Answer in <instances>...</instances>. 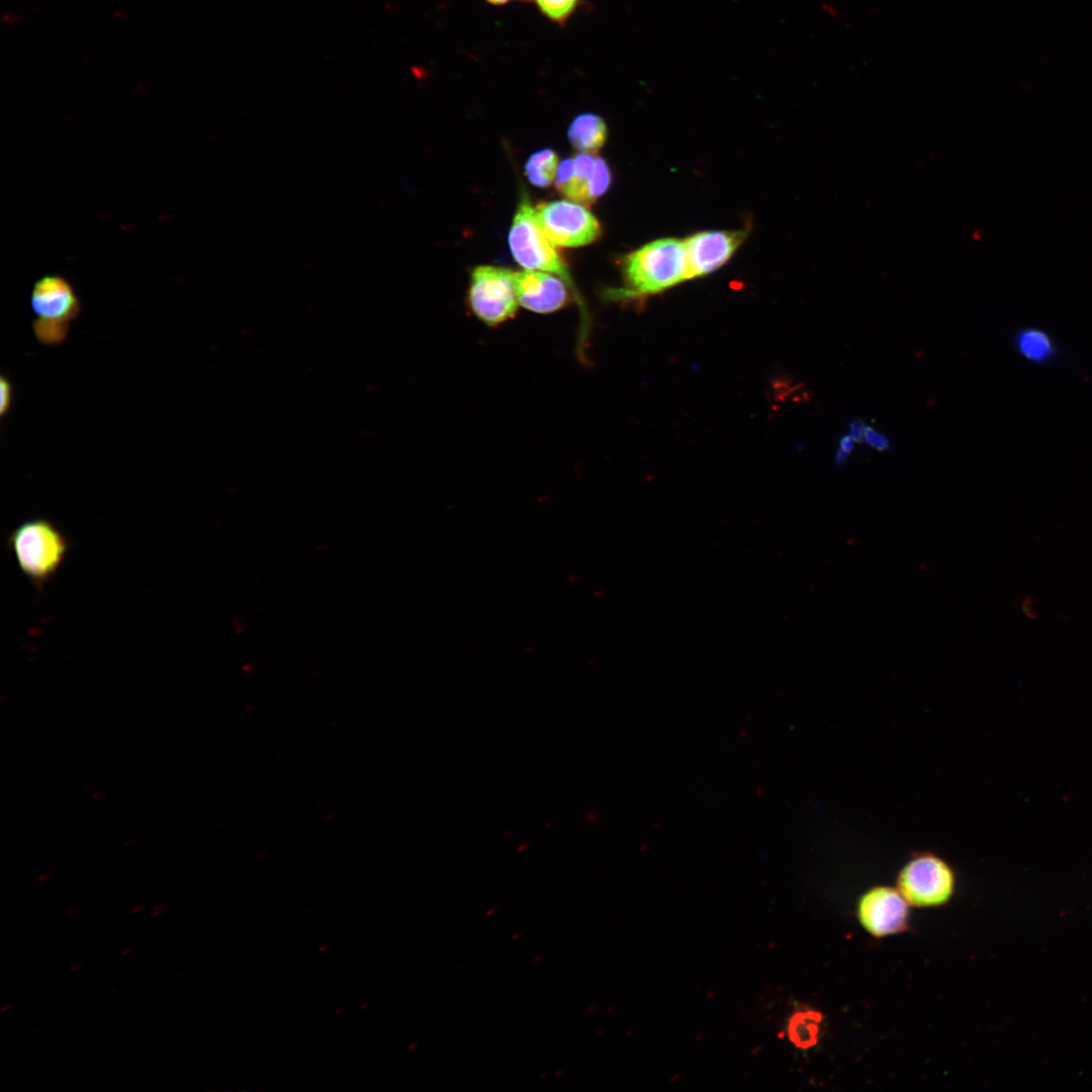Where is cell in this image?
Segmentation results:
<instances>
[{
	"label": "cell",
	"instance_id": "cell-1",
	"mask_svg": "<svg viewBox=\"0 0 1092 1092\" xmlns=\"http://www.w3.org/2000/svg\"><path fill=\"white\" fill-rule=\"evenodd\" d=\"M623 270L628 296L668 289L690 279L685 242L673 238L650 242L625 257Z\"/></svg>",
	"mask_w": 1092,
	"mask_h": 1092
},
{
	"label": "cell",
	"instance_id": "cell-2",
	"mask_svg": "<svg viewBox=\"0 0 1092 1092\" xmlns=\"http://www.w3.org/2000/svg\"><path fill=\"white\" fill-rule=\"evenodd\" d=\"M8 543L23 574L38 586L58 572L70 547L67 537L47 519L22 523L10 533Z\"/></svg>",
	"mask_w": 1092,
	"mask_h": 1092
},
{
	"label": "cell",
	"instance_id": "cell-3",
	"mask_svg": "<svg viewBox=\"0 0 1092 1092\" xmlns=\"http://www.w3.org/2000/svg\"><path fill=\"white\" fill-rule=\"evenodd\" d=\"M468 303L474 315L487 326L508 322L520 305L516 272L498 266L475 267L470 274Z\"/></svg>",
	"mask_w": 1092,
	"mask_h": 1092
},
{
	"label": "cell",
	"instance_id": "cell-4",
	"mask_svg": "<svg viewBox=\"0 0 1092 1092\" xmlns=\"http://www.w3.org/2000/svg\"><path fill=\"white\" fill-rule=\"evenodd\" d=\"M511 253L525 269L555 274L574 288L570 274L554 245L538 225L527 197L520 202L509 234Z\"/></svg>",
	"mask_w": 1092,
	"mask_h": 1092
},
{
	"label": "cell",
	"instance_id": "cell-5",
	"mask_svg": "<svg viewBox=\"0 0 1092 1092\" xmlns=\"http://www.w3.org/2000/svg\"><path fill=\"white\" fill-rule=\"evenodd\" d=\"M956 877L941 857L923 852L901 869L897 889L911 906L934 907L945 904L954 892Z\"/></svg>",
	"mask_w": 1092,
	"mask_h": 1092
},
{
	"label": "cell",
	"instance_id": "cell-6",
	"mask_svg": "<svg viewBox=\"0 0 1092 1092\" xmlns=\"http://www.w3.org/2000/svg\"><path fill=\"white\" fill-rule=\"evenodd\" d=\"M534 209L538 225L554 246L580 247L601 235L599 220L580 203L556 200L540 203Z\"/></svg>",
	"mask_w": 1092,
	"mask_h": 1092
},
{
	"label": "cell",
	"instance_id": "cell-7",
	"mask_svg": "<svg viewBox=\"0 0 1092 1092\" xmlns=\"http://www.w3.org/2000/svg\"><path fill=\"white\" fill-rule=\"evenodd\" d=\"M908 906L897 888L878 886L858 900L857 918L870 934L884 937L906 929Z\"/></svg>",
	"mask_w": 1092,
	"mask_h": 1092
},
{
	"label": "cell",
	"instance_id": "cell-8",
	"mask_svg": "<svg viewBox=\"0 0 1092 1092\" xmlns=\"http://www.w3.org/2000/svg\"><path fill=\"white\" fill-rule=\"evenodd\" d=\"M34 321L69 325L80 312V300L72 284L63 276L48 274L40 277L31 291Z\"/></svg>",
	"mask_w": 1092,
	"mask_h": 1092
},
{
	"label": "cell",
	"instance_id": "cell-9",
	"mask_svg": "<svg viewBox=\"0 0 1092 1092\" xmlns=\"http://www.w3.org/2000/svg\"><path fill=\"white\" fill-rule=\"evenodd\" d=\"M745 236L744 231H707L687 238L684 242L690 279L707 275L724 265Z\"/></svg>",
	"mask_w": 1092,
	"mask_h": 1092
},
{
	"label": "cell",
	"instance_id": "cell-10",
	"mask_svg": "<svg viewBox=\"0 0 1092 1092\" xmlns=\"http://www.w3.org/2000/svg\"><path fill=\"white\" fill-rule=\"evenodd\" d=\"M566 284L559 276L544 271L516 272L519 304L536 313H552L564 307L568 300Z\"/></svg>",
	"mask_w": 1092,
	"mask_h": 1092
},
{
	"label": "cell",
	"instance_id": "cell-11",
	"mask_svg": "<svg viewBox=\"0 0 1092 1092\" xmlns=\"http://www.w3.org/2000/svg\"><path fill=\"white\" fill-rule=\"evenodd\" d=\"M612 175L607 162L589 153L573 158V168L565 179L555 181L560 193L577 203H589L606 193Z\"/></svg>",
	"mask_w": 1092,
	"mask_h": 1092
},
{
	"label": "cell",
	"instance_id": "cell-12",
	"mask_svg": "<svg viewBox=\"0 0 1092 1092\" xmlns=\"http://www.w3.org/2000/svg\"><path fill=\"white\" fill-rule=\"evenodd\" d=\"M572 147L581 153H596L607 140V125L602 117L594 113L577 115L567 131Z\"/></svg>",
	"mask_w": 1092,
	"mask_h": 1092
},
{
	"label": "cell",
	"instance_id": "cell-13",
	"mask_svg": "<svg viewBox=\"0 0 1092 1092\" xmlns=\"http://www.w3.org/2000/svg\"><path fill=\"white\" fill-rule=\"evenodd\" d=\"M1014 343L1020 356L1037 364L1051 361L1056 353L1051 336L1036 328L1024 329L1017 333Z\"/></svg>",
	"mask_w": 1092,
	"mask_h": 1092
},
{
	"label": "cell",
	"instance_id": "cell-14",
	"mask_svg": "<svg viewBox=\"0 0 1092 1092\" xmlns=\"http://www.w3.org/2000/svg\"><path fill=\"white\" fill-rule=\"evenodd\" d=\"M822 1015L815 1010L795 1012L788 1021L787 1033L790 1041L798 1049L806 1050L818 1041Z\"/></svg>",
	"mask_w": 1092,
	"mask_h": 1092
},
{
	"label": "cell",
	"instance_id": "cell-15",
	"mask_svg": "<svg viewBox=\"0 0 1092 1092\" xmlns=\"http://www.w3.org/2000/svg\"><path fill=\"white\" fill-rule=\"evenodd\" d=\"M557 170L558 156L550 149L533 153L525 166L528 180L538 187L549 186L556 179Z\"/></svg>",
	"mask_w": 1092,
	"mask_h": 1092
},
{
	"label": "cell",
	"instance_id": "cell-16",
	"mask_svg": "<svg viewBox=\"0 0 1092 1092\" xmlns=\"http://www.w3.org/2000/svg\"><path fill=\"white\" fill-rule=\"evenodd\" d=\"M579 0H534L541 13L557 23H564L574 12Z\"/></svg>",
	"mask_w": 1092,
	"mask_h": 1092
},
{
	"label": "cell",
	"instance_id": "cell-17",
	"mask_svg": "<svg viewBox=\"0 0 1092 1092\" xmlns=\"http://www.w3.org/2000/svg\"><path fill=\"white\" fill-rule=\"evenodd\" d=\"M862 440L878 451H887L891 447V442L885 435L869 426L864 427Z\"/></svg>",
	"mask_w": 1092,
	"mask_h": 1092
},
{
	"label": "cell",
	"instance_id": "cell-18",
	"mask_svg": "<svg viewBox=\"0 0 1092 1092\" xmlns=\"http://www.w3.org/2000/svg\"><path fill=\"white\" fill-rule=\"evenodd\" d=\"M12 402V386L8 378L0 377V415H6Z\"/></svg>",
	"mask_w": 1092,
	"mask_h": 1092
},
{
	"label": "cell",
	"instance_id": "cell-19",
	"mask_svg": "<svg viewBox=\"0 0 1092 1092\" xmlns=\"http://www.w3.org/2000/svg\"><path fill=\"white\" fill-rule=\"evenodd\" d=\"M864 427H866V425L861 421H858V420L852 421V422L849 423L848 435L855 442H860L862 440V437H863Z\"/></svg>",
	"mask_w": 1092,
	"mask_h": 1092
},
{
	"label": "cell",
	"instance_id": "cell-20",
	"mask_svg": "<svg viewBox=\"0 0 1092 1092\" xmlns=\"http://www.w3.org/2000/svg\"><path fill=\"white\" fill-rule=\"evenodd\" d=\"M854 443L855 441L847 434L840 438L837 449L849 455L854 448Z\"/></svg>",
	"mask_w": 1092,
	"mask_h": 1092
},
{
	"label": "cell",
	"instance_id": "cell-21",
	"mask_svg": "<svg viewBox=\"0 0 1092 1092\" xmlns=\"http://www.w3.org/2000/svg\"><path fill=\"white\" fill-rule=\"evenodd\" d=\"M1033 607V602L1030 598H1025L1021 603L1022 611L1028 618L1031 619H1035L1037 617V613Z\"/></svg>",
	"mask_w": 1092,
	"mask_h": 1092
},
{
	"label": "cell",
	"instance_id": "cell-22",
	"mask_svg": "<svg viewBox=\"0 0 1092 1092\" xmlns=\"http://www.w3.org/2000/svg\"><path fill=\"white\" fill-rule=\"evenodd\" d=\"M165 911H166L165 905L164 904H158L153 908V910L151 912V917H153V918L159 917V916L163 915L165 913Z\"/></svg>",
	"mask_w": 1092,
	"mask_h": 1092
},
{
	"label": "cell",
	"instance_id": "cell-23",
	"mask_svg": "<svg viewBox=\"0 0 1092 1092\" xmlns=\"http://www.w3.org/2000/svg\"><path fill=\"white\" fill-rule=\"evenodd\" d=\"M84 966H85V964L83 962H75V963L71 964V966L69 967V970L71 972H77V971H80L81 969H83Z\"/></svg>",
	"mask_w": 1092,
	"mask_h": 1092
},
{
	"label": "cell",
	"instance_id": "cell-24",
	"mask_svg": "<svg viewBox=\"0 0 1092 1092\" xmlns=\"http://www.w3.org/2000/svg\"><path fill=\"white\" fill-rule=\"evenodd\" d=\"M146 907L147 906L145 904H136V905H134V906H132L130 908L129 912L131 914H138V913L144 911L146 909Z\"/></svg>",
	"mask_w": 1092,
	"mask_h": 1092
},
{
	"label": "cell",
	"instance_id": "cell-25",
	"mask_svg": "<svg viewBox=\"0 0 1092 1092\" xmlns=\"http://www.w3.org/2000/svg\"><path fill=\"white\" fill-rule=\"evenodd\" d=\"M13 1007H14V1004H13V1003H4V1004H2V1006L0 1007V1013H1V1014L7 1013V1012H9V1011H10V1010H11V1009H12Z\"/></svg>",
	"mask_w": 1092,
	"mask_h": 1092
},
{
	"label": "cell",
	"instance_id": "cell-26",
	"mask_svg": "<svg viewBox=\"0 0 1092 1092\" xmlns=\"http://www.w3.org/2000/svg\"><path fill=\"white\" fill-rule=\"evenodd\" d=\"M80 911H81V907H79V906H74V907H70V908H68V909L66 910L65 914H66L67 916H71V915H75V914H77V913H78V912H80Z\"/></svg>",
	"mask_w": 1092,
	"mask_h": 1092
},
{
	"label": "cell",
	"instance_id": "cell-27",
	"mask_svg": "<svg viewBox=\"0 0 1092 1092\" xmlns=\"http://www.w3.org/2000/svg\"><path fill=\"white\" fill-rule=\"evenodd\" d=\"M134 951H135V948H134V947H132V946H127V947H124V948H123V949L121 950V952H120V956H121V957H126V956H129V954L133 953Z\"/></svg>",
	"mask_w": 1092,
	"mask_h": 1092
},
{
	"label": "cell",
	"instance_id": "cell-28",
	"mask_svg": "<svg viewBox=\"0 0 1092 1092\" xmlns=\"http://www.w3.org/2000/svg\"><path fill=\"white\" fill-rule=\"evenodd\" d=\"M486 1L491 3V4H494V5H503V4H506V3H508V2H510L512 0H486Z\"/></svg>",
	"mask_w": 1092,
	"mask_h": 1092
}]
</instances>
